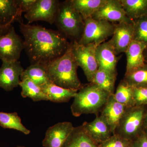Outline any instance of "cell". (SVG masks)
Segmentation results:
<instances>
[{"label":"cell","mask_w":147,"mask_h":147,"mask_svg":"<svg viewBox=\"0 0 147 147\" xmlns=\"http://www.w3.org/2000/svg\"><path fill=\"white\" fill-rule=\"evenodd\" d=\"M127 16L133 20L147 16V0H120Z\"/></svg>","instance_id":"obj_22"},{"label":"cell","mask_w":147,"mask_h":147,"mask_svg":"<svg viewBox=\"0 0 147 147\" xmlns=\"http://www.w3.org/2000/svg\"><path fill=\"white\" fill-rule=\"evenodd\" d=\"M24 49L31 64L46 65L65 53L70 42L59 31L20 22Z\"/></svg>","instance_id":"obj_1"},{"label":"cell","mask_w":147,"mask_h":147,"mask_svg":"<svg viewBox=\"0 0 147 147\" xmlns=\"http://www.w3.org/2000/svg\"><path fill=\"white\" fill-rule=\"evenodd\" d=\"M60 3L58 0H36L24 16L29 24L42 21L52 25L55 23Z\"/></svg>","instance_id":"obj_9"},{"label":"cell","mask_w":147,"mask_h":147,"mask_svg":"<svg viewBox=\"0 0 147 147\" xmlns=\"http://www.w3.org/2000/svg\"><path fill=\"white\" fill-rule=\"evenodd\" d=\"M16 147H26L22 146H16Z\"/></svg>","instance_id":"obj_37"},{"label":"cell","mask_w":147,"mask_h":147,"mask_svg":"<svg viewBox=\"0 0 147 147\" xmlns=\"http://www.w3.org/2000/svg\"><path fill=\"white\" fill-rule=\"evenodd\" d=\"M0 126L3 128L18 130L26 135L30 133V129L22 123L21 118L16 112L7 113L0 112Z\"/></svg>","instance_id":"obj_26"},{"label":"cell","mask_w":147,"mask_h":147,"mask_svg":"<svg viewBox=\"0 0 147 147\" xmlns=\"http://www.w3.org/2000/svg\"><path fill=\"white\" fill-rule=\"evenodd\" d=\"M24 49V41L11 26L6 32L0 35V59L2 61L18 60Z\"/></svg>","instance_id":"obj_8"},{"label":"cell","mask_w":147,"mask_h":147,"mask_svg":"<svg viewBox=\"0 0 147 147\" xmlns=\"http://www.w3.org/2000/svg\"><path fill=\"white\" fill-rule=\"evenodd\" d=\"M36 1V0H16L20 15L22 16L23 12L26 13L28 11Z\"/></svg>","instance_id":"obj_32"},{"label":"cell","mask_w":147,"mask_h":147,"mask_svg":"<svg viewBox=\"0 0 147 147\" xmlns=\"http://www.w3.org/2000/svg\"><path fill=\"white\" fill-rule=\"evenodd\" d=\"M74 127L70 122L58 123L50 127L42 141L43 147H62Z\"/></svg>","instance_id":"obj_13"},{"label":"cell","mask_w":147,"mask_h":147,"mask_svg":"<svg viewBox=\"0 0 147 147\" xmlns=\"http://www.w3.org/2000/svg\"><path fill=\"white\" fill-rule=\"evenodd\" d=\"M83 34L78 42L83 45L93 44L98 46L113 35L115 24L90 17L84 20Z\"/></svg>","instance_id":"obj_6"},{"label":"cell","mask_w":147,"mask_h":147,"mask_svg":"<svg viewBox=\"0 0 147 147\" xmlns=\"http://www.w3.org/2000/svg\"><path fill=\"white\" fill-rule=\"evenodd\" d=\"M62 147H99V144L90 137L82 125L74 127Z\"/></svg>","instance_id":"obj_19"},{"label":"cell","mask_w":147,"mask_h":147,"mask_svg":"<svg viewBox=\"0 0 147 147\" xmlns=\"http://www.w3.org/2000/svg\"><path fill=\"white\" fill-rule=\"evenodd\" d=\"M10 27H5L2 26L0 25V35L3 34L5 33L10 28Z\"/></svg>","instance_id":"obj_35"},{"label":"cell","mask_w":147,"mask_h":147,"mask_svg":"<svg viewBox=\"0 0 147 147\" xmlns=\"http://www.w3.org/2000/svg\"><path fill=\"white\" fill-rule=\"evenodd\" d=\"M133 23L122 22L115 24L114 33L110 40L113 43L116 55L125 53L133 40Z\"/></svg>","instance_id":"obj_14"},{"label":"cell","mask_w":147,"mask_h":147,"mask_svg":"<svg viewBox=\"0 0 147 147\" xmlns=\"http://www.w3.org/2000/svg\"><path fill=\"white\" fill-rule=\"evenodd\" d=\"M143 132L147 135V110L144 119L143 123Z\"/></svg>","instance_id":"obj_34"},{"label":"cell","mask_w":147,"mask_h":147,"mask_svg":"<svg viewBox=\"0 0 147 147\" xmlns=\"http://www.w3.org/2000/svg\"><path fill=\"white\" fill-rule=\"evenodd\" d=\"M59 31L67 38L78 42L84 31V22L70 0L60 3L55 23Z\"/></svg>","instance_id":"obj_4"},{"label":"cell","mask_w":147,"mask_h":147,"mask_svg":"<svg viewBox=\"0 0 147 147\" xmlns=\"http://www.w3.org/2000/svg\"><path fill=\"white\" fill-rule=\"evenodd\" d=\"M91 18L113 24L116 22L117 24L122 22L133 23V21L127 16L120 0H106Z\"/></svg>","instance_id":"obj_10"},{"label":"cell","mask_w":147,"mask_h":147,"mask_svg":"<svg viewBox=\"0 0 147 147\" xmlns=\"http://www.w3.org/2000/svg\"><path fill=\"white\" fill-rule=\"evenodd\" d=\"M20 79L21 81L30 79L40 88L51 82L45 65L38 64H31L26 69H24Z\"/></svg>","instance_id":"obj_21"},{"label":"cell","mask_w":147,"mask_h":147,"mask_svg":"<svg viewBox=\"0 0 147 147\" xmlns=\"http://www.w3.org/2000/svg\"><path fill=\"white\" fill-rule=\"evenodd\" d=\"M132 147H147V135L142 132L139 137L132 141Z\"/></svg>","instance_id":"obj_33"},{"label":"cell","mask_w":147,"mask_h":147,"mask_svg":"<svg viewBox=\"0 0 147 147\" xmlns=\"http://www.w3.org/2000/svg\"><path fill=\"white\" fill-rule=\"evenodd\" d=\"M24 70L19 61H2L0 67V88L9 92L18 87Z\"/></svg>","instance_id":"obj_11"},{"label":"cell","mask_w":147,"mask_h":147,"mask_svg":"<svg viewBox=\"0 0 147 147\" xmlns=\"http://www.w3.org/2000/svg\"><path fill=\"white\" fill-rule=\"evenodd\" d=\"M144 56L145 62L147 63V48L145 49L144 52Z\"/></svg>","instance_id":"obj_36"},{"label":"cell","mask_w":147,"mask_h":147,"mask_svg":"<svg viewBox=\"0 0 147 147\" xmlns=\"http://www.w3.org/2000/svg\"><path fill=\"white\" fill-rule=\"evenodd\" d=\"M117 75L98 69L91 83L97 85L110 94L115 93V84Z\"/></svg>","instance_id":"obj_25"},{"label":"cell","mask_w":147,"mask_h":147,"mask_svg":"<svg viewBox=\"0 0 147 147\" xmlns=\"http://www.w3.org/2000/svg\"><path fill=\"white\" fill-rule=\"evenodd\" d=\"M41 88L47 96L49 100L56 103L68 102L71 98L74 97L78 91L64 88L52 82L45 84Z\"/></svg>","instance_id":"obj_20"},{"label":"cell","mask_w":147,"mask_h":147,"mask_svg":"<svg viewBox=\"0 0 147 147\" xmlns=\"http://www.w3.org/2000/svg\"><path fill=\"white\" fill-rule=\"evenodd\" d=\"M147 106H134L127 108L114 134L134 141L143 132L144 119Z\"/></svg>","instance_id":"obj_5"},{"label":"cell","mask_w":147,"mask_h":147,"mask_svg":"<svg viewBox=\"0 0 147 147\" xmlns=\"http://www.w3.org/2000/svg\"><path fill=\"white\" fill-rule=\"evenodd\" d=\"M128 108L116 101L113 94H111L100 112V115L109 125L113 134Z\"/></svg>","instance_id":"obj_15"},{"label":"cell","mask_w":147,"mask_h":147,"mask_svg":"<svg viewBox=\"0 0 147 147\" xmlns=\"http://www.w3.org/2000/svg\"><path fill=\"white\" fill-rule=\"evenodd\" d=\"M117 56L110 39L98 45L96 50V58L98 69L117 75V66L118 57Z\"/></svg>","instance_id":"obj_12"},{"label":"cell","mask_w":147,"mask_h":147,"mask_svg":"<svg viewBox=\"0 0 147 147\" xmlns=\"http://www.w3.org/2000/svg\"><path fill=\"white\" fill-rule=\"evenodd\" d=\"M50 82L68 89L79 90L84 86L77 74L78 65L72 53L71 42L65 53L45 65Z\"/></svg>","instance_id":"obj_2"},{"label":"cell","mask_w":147,"mask_h":147,"mask_svg":"<svg viewBox=\"0 0 147 147\" xmlns=\"http://www.w3.org/2000/svg\"><path fill=\"white\" fill-rule=\"evenodd\" d=\"M133 40L142 42L147 48V16L133 20Z\"/></svg>","instance_id":"obj_29"},{"label":"cell","mask_w":147,"mask_h":147,"mask_svg":"<svg viewBox=\"0 0 147 147\" xmlns=\"http://www.w3.org/2000/svg\"><path fill=\"white\" fill-rule=\"evenodd\" d=\"M123 79L133 88H147V63L125 74Z\"/></svg>","instance_id":"obj_28"},{"label":"cell","mask_w":147,"mask_h":147,"mask_svg":"<svg viewBox=\"0 0 147 147\" xmlns=\"http://www.w3.org/2000/svg\"><path fill=\"white\" fill-rule=\"evenodd\" d=\"M19 86L21 88V95L24 98H29L34 102L49 100L46 94L39 86L29 79L22 80Z\"/></svg>","instance_id":"obj_24"},{"label":"cell","mask_w":147,"mask_h":147,"mask_svg":"<svg viewBox=\"0 0 147 147\" xmlns=\"http://www.w3.org/2000/svg\"><path fill=\"white\" fill-rule=\"evenodd\" d=\"M106 0H70L72 5L83 20L91 17Z\"/></svg>","instance_id":"obj_23"},{"label":"cell","mask_w":147,"mask_h":147,"mask_svg":"<svg viewBox=\"0 0 147 147\" xmlns=\"http://www.w3.org/2000/svg\"><path fill=\"white\" fill-rule=\"evenodd\" d=\"M22 21L16 0H0V25L10 27L14 21Z\"/></svg>","instance_id":"obj_18"},{"label":"cell","mask_w":147,"mask_h":147,"mask_svg":"<svg viewBox=\"0 0 147 147\" xmlns=\"http://www.w3.org/2000/svg\"><path fill=\"white\" fill-rule=\"evenodd\" d=\"M82 125L90 137L99 144L113 134L109 125L100 115L96 116L91 122H85Z\"/></svg>","instance_id":"obj_16"},{"label":"cell","mask_w":147,"mask_h":147,"mask_svg":"<svg viewBox=\"0 0 147 147\" xmlns=\"http://www.w3.org/2000/svg\"><path fill=\"white\" fill-rule=\"evenodd\" d=\"M132 141L113 134L105 142L100 143L99 147H132Z\"/></svg>","instance_id":"obj_30"},{"label":"cell","mask_w":147,"mask_h":147,"mask_svg":"<svg viewBox=\"0 0 147 147\" xmlns=\"http://www.w3.org/2000/svg\"><path fill=\"white\" fill-rule=\"evenodd\" d=\"M72 53L78 66L84 71L87 80L91 83L95 73L98 69L96 58L97 46L94 44L81 45L76 41L71 42Z\"/></svg>","instance_id":"obj_7"},{"label":"cell","mask_w":147,"mask_h":147,"mask_svg":"<svg viewBox=\"0 0 147 147\" xmlns=\"http://www.w3.org/2000/svg\"><path fill=\"white\" fill-rule=\"evenodd\" d=\"M134 106H147V88H134Z\"/></svg>","instance_id":"obj_31"},{"label":"cell","mask_w":147,"mask_h":147,"mask_svg":"<svg viewBox=\"0 0 147 147\" xmlns=\"http://www.w3.org/2000/svg\"><path fill=\"white\" fill-rule=\"evenodd\" d=\"M111 94L92 83L84 85L74 98L71 113L75 117L84 114L98 115Z\"/></svg>","instance_id":"obj_3"},{"label":"cell","mask_w":147,"mask_h":147,"mask_svg":"<svg viewBox=\"0 0 147 147\" xmlns=\"http://www.w3.org/2000/svg\"><path fill=\"white\" fill-rule=\"evenodd\" d=\"M134 88L129 85L123 79L117 87L113 96L116 101L127 108L134 106Z\"/></svg>","instance_id":"obj_27"},{"label":"cell","mask_w":147,"mask_h":147,"mask_svg":"<svg viewBox=\"0 0 147 147\" xmlns=\"http://www.w3.org/2000/svg\"><path fill=\"white\" fill-rule=\"evenodd\" d=\"M146 48L142 42L133 40L125 52L127 57L126 71L125 74L131 72L134 69L144 65V52Z\"/></svg>","instance_id":"obj_17"}]
</instances>
